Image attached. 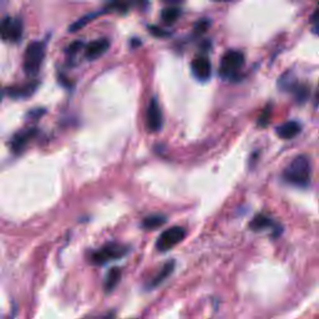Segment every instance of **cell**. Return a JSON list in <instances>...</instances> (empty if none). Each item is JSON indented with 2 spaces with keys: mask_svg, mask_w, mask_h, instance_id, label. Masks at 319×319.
Returning <instances> with one entry per match:
<instances>
[{
  "mask_svg": "<svg viewBox=\"0 0 319 319\" xmlns=\"http://www.w3.org/2000/svg\"><path fill=\"white\" fill-rule=\"evenodd\" d=\"M208 28H209V20L202 19V20H200V22H197L196 25H195V33L203 34V33H206Z\"/></svg>",
  "mask_w": 319,
  "mask_h": 319,
  "instance_id": "cell-23",
  "label": "cell"
},
{
  "mask_svg": "<svg viewBox=\"0 0 319 319\" xmlns=\"http://www.w3.org/2000/svg\"><path fill=\"white\" fill-rule=\"evenodd\" d=\"M148 31H151L152 35L157 36V38H167V36L171 35V33H168V31L163 30V29L159 27H155V25H150L148 27Z\"/></svg>",
  "mask_w": 319,
  "mask_h": 319,
  "instance_id": "cell-22",
  "label": "cell"
},
{
  "mask_svg": "<svg viewBox=\"0 0 319 319\" xmlns=\"http://www.w3.org/2000/svg\"><path fill=\"white\" fill-rule=\"evenodd\" d=\"M38 88V82H31V84L23 86V88H10L8 89L7 93L13 99H24L34 94V91Z\"/></svg>",
  "mask_w": 319,
  "mask_h": 319,
  "instance_id": "cell-14",
  "label": "cell"
},
{
  "mask_svg": "<svg viewBox=\"0 0 319 319\" xmlns=\"http://www.w3.org/2000/svg\"><path fill=\"white\" fill-rule=\"evenodd\" d=\"M269 119H271V109L267 108L266 110L263 111L262 116H261V119L258 120V123H261V126H266L267 123L269 122Z\"/></svg>",
  "mask_w": 319,
  "mask_h": 319,
  "instance_id": "cell-24",
  "label": "cell"
},
{
  "mask_svg": "<svg viewBox=\"0 0 319 319\" xmlns=\"http://www.w3.org/2000/svg\"><path fill=\"white\" fill-rule=\"evenodd\" d=\"M45 110H42V109H38V110H33L29 113V116L30 117H40L41 116V114H44Z\"/></svg>",
  "mask_w": 319,
  "mask_h": 319,
  "instance_id": "cell-25",
  "label": "cell"
},
{
  "mask_svg": "<svg viewBox=\"0 0 319 319\" xmlns=\"http://www.w3.org/2000/svg\"><path fill=\"white\" fill-rule=\"evenodd\" d=\"M301 130H302V127H301L300 122L288 121V122L283 123V125H281L280 127H277L275 132H277V135H278V137H280V139L289 140V139H293V137L297 136V135L301 132Z\"/></svg>",
  "mask_w": 319,
  "mask_h": 319,
  "instance_id": "cell-11",
  "label": "cell"
},
{
  "mask_svg": "<svg viewBox=\"0 0 319 319\" xmlns=\"http://www.w3.org/2000/svg\"><path fill=\"white\" fill-rule=\"evenodd\" d=\"M23 23L18 18H4L0 22V38L5 41L16 42L22 39Z\"/></svg>",
  "mask_w": 319,
  "mask_h": 319,
  "instance_id": "cell-6",
  "label": "cell"
},
{
  "mask_svg": "<svg viewBox=\"0 0 319 319\" xmlns=\"http://www.w3.org/2000/svg\"><path fill=\"white\" fill-rule=\"evenodd\" d=\"M293 91H294L295 100H297V102L303 103V102L307 101V99H308V96H309V89L307 88V86L295 85L294 88H293Z\"/></svg>",
  "mask_w": 319,
  "mask_h": 319,
  "instance_id": "cell-19",
  "label": "cell"
},
{
  "mask_svg": "<svg viewBox=\"0 0 319 319\" xmlns=\"http://www.w3.org/2000/svg\"><path fill=\"white\" fill-rule=\"evenodd\" d=\"M244 64V56L241 51L231 50L223 55L221 60L220 74L223 77H231L237 75L240 69Z\"/></svg>",
  "mask_w": 319,
  "mask_h": 319,
  "instance_id": "cell-5",
  "label": "cell"
},
{
  "mask_svg": "<svg viewBox=\"0 0 319 319\" xmlns=\"http://www.w3.org/2000/svg\"><path fill=\"white\" fill-rule=\"evenodd\" d=\"M146 125L151 132H157L162 129V113L159 106L157 100L151 99L147 108V115H146Z\"/></svg>",
  "mask_w": 319,
  "mask_h": 319,
  "instance_id": "cell-7",
  "label": "cell"
},
{
  "mask_svg": "<svg viewBox=\"0 0 319 319\" xmlns=\"http://www.w3.org/2000/svg\"><path fill=\"white\" fill-rule=\"evenodd\" d=\"M82 47H84V42L80 41V40H76V41H73L70 45H69L66 53H68L69 56H75L76 54L81 50Z\"/></svg>",
  "mask_w": 319,
  "mask_h": 319,
  "instance_id": "cell-21",
  "label": "cell"
},
{
  "mask_svg": "<svg viewBox=\"0 0 319 319\" xmlns=\"http://www.w3.org/2000/svg\"><path fill=\"white\" fill-rule=\"evenodd\" d=\"M127 252L129 248L125 244L111 242L100 247L96 251L91 252L90 262L97 264V266H102V264L109 263L110 261L120 260V258H122Z\"/></svg>",
  "mask_w": 319,
  "mask_h": 319,
  "instance_id": "cell-2",
  "label": "cell"
},
{
  "mask_svg": "<svg viewBox=\"0 0 319 319\" xmlns=\"http://www.w3.org/2000/svg\"><path fill=\"white\" fill-rule=\"evenodd\" d=\"M110 48V41L108 39H97L94 41L89 42L85 48V56L89 60H95L99 59L100 56H102L106 51Z\"/></svg>",
  "mask_w": 319,
  "mask_h": 319,
  "instance_id": "cell-9",
  "label": "cell"
},
{
  "mask_svg": "<svg viewBox=\"0 0 319 319\" xmlns=\"http://www.w3.org/2000/svg\"><path fill=\"white\" fill-rule=\"evenodd\" d=\"M102 13H105V10L103 11H97V13H93V14H88V15L82 16V18H80L79 20H76L74 24L70 25V28H69V31H71V33H75V31L80 30V29L85 28L86 25L89 24L90 22H93V20L95 18H97L99 15H101Z\"/></svg>",
  "mask_w": 319,
  "mask_h": 319,
  "instance_id": "cell-16",
  "label": "cell"
},
{
  "mask_svg": "<svg viewBox=\"0 0 319 319\" xmlns=\"http://www.w3.org/2000/svg\"><path fill=\"white\" fill-rule=\"evenodd\" d=\"M109 9L120 11V13H126L129 9V3L126 0H115V2L111 3Z\"/></svg>",
  "mask_w": 319,
  "mask_h": 319,
  "instance_id": "cell-20",
  "label": "cell"
},
{
  "mask_svg": "<svg viewBox=\"0 0 319 319\" xmlns=\"http://www.w3.org/2000/svg\"><path fill=\"white\" fill-rule=\"evenodd\" d=\"M161 16L166 24H172L180 18V10L177 8H166L161 13Z\"/></svg>",
  "mask_w": 319,
  "mask_h": 319,
  "instance_id": "cell-18",
  "label": "cell"
},
{
  "mask_svg": "<svg viewBox=\"0 0 319 319\" xmlns=\"http://www.w3.org/2000/svg\"><path fill=\"white\" fill-rule=\"evenodd\" d=\"M249 228H251L252 231H263V229L266 228H272L278 233L277 229L278 226L274 225L272 218L264 216V215H257V216L252 220V222L249 223Z\"/></svg>",
  "mask_w": 319,
  "mask_h": 319,
  "instance_id": "cell-13",
  "label": "cell"
},
{
  "mask_svg": "<svg viewBox=\"0 0 319 319\" xmlns=\"http://www.w3.org/2000/svg\"><path fill=\"white\" fill-rule=\"evenodd\" d=\"M131 44H132V47H134V48H137V47H140V45H141V41H140V40L134 39L131 41Z\"/></svg>",
  "mask_w": 319,
  "mask_h": 319,
  "instance_id": "cell-26",
  "label": "cell"
},
{
  "mask_svg": "<svg viewBox=\"0 0 319 319\" xmlns=\"http://www.w3.org/2000/svg\"><path fill=\"white\" fill-rule=\"evenodd\" d=\"M191 70L195 77L201 81H206L211 76V62L205 56L196 57L191 62Z\"/></svg>",
  "mask_w": 319,
  "mask_h": 319,
  "instance_id": "cell-8",
  "label": "cell"
},
{
  "mask_svg": "<svg viewBox=\"0 0 319 319\" xmlns=\"http://www.w3.org/2000/svg\"><path fill=\"white\" fill-rule=\"evenodd\" d=\"M163 2H176V0H163Z\"/></svg>",
  "mask_w": 319,
  "mask_h": 319,
  "instance_id": "cell-27",
  "label": "cell"
},
{
  "mask_svg": "<svg viewBox=\"0 0 319 319\" xmlns=\"http://www.w3.org/2000/svg\"><path fill=\"white\" fill-rule=\"evenodd\" d=\"M36 132L38 131H36L35 129H29V130L22 131V132H19V134H16L10 143L11 150L15 152V154L22 152L25 148V146H27L29 140H31L34 136H35Z\"/></svg>",
  "mask_w": 319,
  "mask_h": 319,
  "instance_id": "cell-10",
  "label": "cell"
},
{
  "mask_svg": "<svg viewBox=\"0 0 319 319\" xmlns=\"http://www.w3.org/2000/svg\"><path fill=\"white\" fill-rule=\"evenodd\" d=\"M186 237V229L183 227L174 226L166 229L159 236L156 242V248L160 252H167L174 248L180 242H182Z\"/></svg>",
  "mask_w": 319,
  "mask_h": 319,
  "instance_id": "cell-4",
  "label": "cell"
},
{
  "mask_svg": "<svg viewBox=\"0 0 319 319\" xmlns=\"http://www.w3.org/2000/svg\"><path fill=\"white\" fill-rule=\"evenodd\" d=\"M174 268H175L174 261H169V262L163 264L162 268H161L160 271L157 272L150 281H148L147 288H155V287L160 286V284L162 283V282L165 281L169 274H171L172 271H174Z\"/></svg>",
  "mask_w": 319,
  "mask_h": 319,
  "instance_id": "cell-12",
  "label": "cell"
},
{
  "mask_svg": "<svg viewBox=\"0 0 319 319\" xmlns=\"http://www.w3.org/2000/svg\"><path fill=\"white\" fill-rule=\"evenodd\" d=\"M120 278H121V269L120 268H113L106 275L105 281V289L106 292H111L115 287L119 283Z\"/></svg>",
  "mask_w": 319,
  "mask_h": 319,
  "instance_id": "cell-17",
  "label": "cell"
},
{
  "mask_svg": "<svg viewBox=\"0 0 319 319\" xmlns=\"http://www.w3.org/2000/svg\"><path fill=\"white\" fill-rule=\"evenodd\" d=\"M312 167L308 157L300 155L283 171V179L297 187H307L310 182Z\"/></svg>",
  "mask_w": 319,
  "mask_h": 319,
  "instance_id": "cell-1",
  "label": "cell"
},
{
  "mask_svg": "<svg viewBox=\"0 0 319 319\" xmlns=\"http://www.w3.org/2000/svg\"><path fill=\"white\" fill-rule=\"evenodd\" d=\"M166 220L167 218L163 215H151V216H147L142 221V227L145 229H156L162 226L166 222Z\"/></svg>",
  "mask_w": 319,
  "mask_h": 319,
  "instance_id": "cell-15",
  "label": "cell"
},
{
  "mask_svg": "<svg viewBox=\"0 0 319 319\" xmlns=\"http://www.w3.org/2000/svg\"><path fill=\"white\" fill-rule=\"evenodd\" d=\"M45 56V45L40 41L29 44L24 54V71L29 76H35L41 68Z\"/></svg>",
  "mask_w": 319,
  "mask_h": 319,
  "instance_id": "cell-3",
  "label": "cell"
}]
</instances>
